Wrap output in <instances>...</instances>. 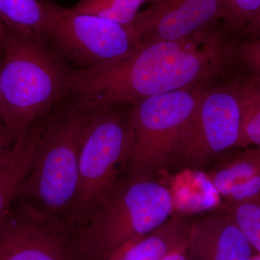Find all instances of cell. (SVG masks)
I'll return each instance as SVG.
<instances>
[{
    "instance_id": "obj_11",
    "label": "cell",
    "mask_w": 260,
    "mask_h": 260,
    "mask_svg": "<svg viewBox=\"0 0 260 260\" xmlns=\"http://www.w3.org/2000/svg\"><path fill=\"white\" fill-rule=\"evenodd\" d=\"M186 250L189 260H251L254 256L250 243L222 208L189 223Z\"/></svg>"
},
{
    "instance_id": "obj_18",
    "label": "cell",
    "mask_w": 260,
    "mask_h": 260,
    "mask_svg": "<svg viewBox=\"0 0 260 260\" xmlns=\"http://www.w3.org/2000/svg\"><path fill=\"white\" fill-rule=\"evenodd\" d=\"M220 18L232 31L249 28L260 11V0H221Z\"/></svg>"
},
{
    "instance_id": "obj_26",
    "label": "cell",
    "mask_w": 260,
    "mask_h": 260,
    "mask_svg": "<svg viewBox=\"0 0 260 260\" xmlns=\"http://www.w3.org/2000/svg\"><path fill=\"white\" fill-rule=\"evenodd\" d=\"M251 260H260V254H259L258 255L253 256Z\"/></svg>"
},
{
    "instance_id": "obj_5",
    "label": "cell",
    "mask_w": 260,
    "mask_h": 260,
    "mask_svg": "<svg viewBox=\"0 0 260 260\" xmlns=\"http://www.w3.org/2000/svg\"><path fill=\"white\" fill-rule=\"evenodd\" d=\"M131 106L107 104L94 112L84 135L74 203L65 221L75 227L86 218L119 180L131 156Z\"/></svg>"
},
{
    "instance_id": "obj_3",
    "label": "cell",
    "mask_w": 260,
    "mask_h": 260,
    "mask_svg": "<svg viewBox=\"0 0 260 260\" xmlns=\"http://www.w3.org/2000/svg\"><path fill=\"white\" fill-rule=\"evenodd\" d=\"M71 70L42 37L7 30L0 49L2 120L15 140L68 95Z\"/></svg>"
},
{
    "instance_id": "obj_16",
    "label": "cell",
    "mask_w": 260,
    "mask_h": 260,
    "mask_svg": "<svg viewBox=\"0 0 260 260\" xmlns=\"http://www.w3.org/2000/svg\"><path fill=\"white\" fill-rule=\"evenodd\" d=\"M154 0H78L70 8L72 11L82 14L95 15L111 21L131 25L135 21L140 8L148 2Z\"/></svg>"
},
{
    "instance_id": "obj_23",
    "label": "cell",
    "mask_w": 260,
    "mask_h": 260,
    "mask_svg": "<svg viewBox=\"0 0 260 260\" xmlns=\"http://www.w3.org/2000/svg\"><path fill=\"white\" fill-rule=\"evenodd\" d=\"M249 29H251L253 31H255V30H260V11L258 15H256L255 19H254L253 23L251 24L250 26H249Z\"/></svg>"
},
{
    "instance_id": "obj_10",
    "label": "cell",
    "mask_w": 260,
    "mask_h": 260,
    "mask_svg": "<svg viewBox=\"0 0 260 260\" xmlns=\"http://www.w3.org/2000/svg\"><path fill=\"white\" fill-rule=\"evenodd\" d=\"M221 12V0H154L133 25L140 41H181L203 31Z\"/></svg>"
},
{
    "instance_id": "obj_20",
    "label": "cell",
    "mask_w": 260,
    "mask_h": 260,
    "mask_svg": "<svg viewBox=\"0 0 260 260\" xmlns=\"http://www.w3.org/2000/svg\"><path fill=\"white\" fill-rule=\"evenodd\" d=\"M15 140L14 135L5 124H0V157L10 150Z\"/></svg>"
},
{
    "instance_id": "obj_12",
    "label": "cell",
    "mask_w": 260,
    "mask_h": 260,
    "mask_svg": "<svg viewBox=\"0 0 260 260\" xmlns=\"http://www.w3.org/2000/svg\"><path fill=\"white\" fill-rule=\"evenodd\" d=\"M42 124L41 120L36 121L0 157V225L35 164Z\"/></svg>"
},
{
    "instance_id": "obj_1",
    "label": "cell",
    "mask_w": 260,
    "mask_h": 260,
    "mask_svg": "<svg viewBox=\"0 0 260 260\" xmlns=\"http://www.w3.org/2000/svg\"><path fill=\"white\" fill-rule=\"evenodd\" d=\"M202 32L181 41L143 39L121 60L71 70L68 91L100 106H132L148 98L197 88L220 69L223 59L215 38L201 46Z\"/></svg>"
},
{
    "instance_id": "obj_6",
    "label": "cell",
    "mask_w": 260,
    "mask_h": 260,
    "mask_svg": "<svg viewBox=\"0 0 260 260\" xmlns=\"http://www.w3.org/2000/svg\"><path fill=\"white\" fill-rule=\"evenodd\" d=\"M44 14L43 38L72 70H85L124 59L141 42L131 25L82 14L39 0Z\"/></svg>"
},
{
    "instance_id": "obj_7",
    "label": "cell",
    "mask_w": 260,
    "mask_h": 260,
    "mask_svg": "<svg viewBox=\"0 0 260 260\" xmlns=\"http://www.w3.org/2000/svg\"><path fill=\"white\" fill-rule=\"evenodd\" d=\"M203 89L177 90L143 99L130 107L133 134L127 178L154 179L169 165L179 132L194 112Z\"/></svg>"
},
{
    "instance_id": "obj_9",
    "label": "cell",
    "mask_w": 260,
    "mask_h": 260,
    "mask_svg": "<svg viewBox=\"0 0 260 260\" xmlns=\"http://www.w3.org/2000/svg\"><path fill=\"white\" fill-rule=\"evenodd\" d=\"M0 260H83L64 220L17 198L0 225Z\"/></svg>"
},
{
    "instance_id": "obj_4",
    "label": "cell",
    "mask_w": 260,
    "mask_h": 260,
    "mask_svg": "<svg viewBox=\"0 0 260 260\" xmlns=\"http://www.w3.org/2000/svg\"><path fill=\"white\" fill-rule=\"evenodd\" d=\"M168 188L155 179H119L83 221L73 228L83 260H108L164 225L174 209Z\"/></svg>"
},
{
    "instance_id": "obj_24",
    "label": "cell",
    "mask_w": 260,
    "mask_h": 260,
    "mask_svg": "<svg viewBox=\"0 0 260 260\" xmlns=\"http://www.w3.org/2000/svg\"><path fill=\"white\" fill-rule=\"evenodd\" d=\"M6 34L7 28H5L4 24H3L1 18H0V49H1L2 44H3Z\"/></svg>"
},
{
    "instance_id": "obj_13",
    "label": "cell",
    "mask_w": 260,
    "mask_h": 260,
    "mask_svg": "<svg viewBox=\"0 0 260 260\" xmlns=\"http://www.w3.org/2000/svg\"><path fill=\"white\" fill-rule=\"evenodd\" d=\"M260 171V164L248 157L245 152L233 155L232 158L215 168L210 180L215 191L231 203L243 188Z\"/></svg>"
},
{
    "instance_id": "obj_17",
    "label": "cell",
    "mask_w": 260,
    "mask_h": 260,
    "mask_svg": "<svg viewBox=\"0 0 260 260\" xmlns=\"http://www.w3.org/2000/svg\"><path fill=\"white\" fill-rule=\"evenodd\" d=\"M221 208L231 214L254 250L260 254V200L239 203L225 202Z\"/></svg>"
},
{
    "instance_id": "obj_21",
    "label": "cell",
    "mask_w": 260,
    "mask_h": 260,
    "mask_svg": "<svg viewBox=\"0 0 260 260\" xmlns=\"http://www.w3.org/2000/svg\"><path fill=\"white\" fill-rule=\"evenodd\" d=\"M161 260H189L185 247L181 248L164 256Z\"/></svg>"
},
{
    "instance_id": "obj_14",
    "label": "cell",
    "mask_w": 260,
    "mask_h": 260,
    "mask_svg": "<svg viewBox=\"0 0 260 260\" xmlns=\"http://www.w3.org/2000/svg\"><path fill=\"white\" fill-rule=\"evenodd\" d=\"M0 18L7 30L43 37L44 14L39 0H0Z\"/></svg>"
},
{
    "instance_id": "obj_25",
    "label": "cell",
    "mask_w": 260,
    "mask_h": 260,
    "mask_svg": "<svg viewBox=\"0 0 260 260\" xmlns=\"http://www.w3.org/2000/svg\"><path fill=\"white\" fill-rule=\"evenodd\" d=\"M3 124L2 120V93H1V83H0V124Z\"/></svg>"
},
{
    "instance_id": "obj_15",
    "label": "cell",
    "mask_w": 260,
    "mask_h": 260,
    "mask_svg": "<svg viewBox=\"0 0 260 260\" xmlns=\"http://www.w3.org/2000/svg\"><path fill=\"white\" fill-rule=\"evenodd\" d=\"M242 104V128L237 147L260 148V80L239 83Z\"/></svg>"
},
{
    "instance_id": "obj_22",
    "label": "cell",
    "mask_w": 260,
    "mask_h": 260,
    "mask_svg": "<svg viewBox=\"0 0 260 260\" xmlns=\"http://www.w3.org/2000/svg\"><path fill=\"white\" fill-rule=\"evenodd\" d=\"M245 153L248 157L252 159L254 161L260 164V148H256L252 150L245 151Z\"/></svg>"
},
{
    "instance_id": "obj_2",
    "label": "cell",
    "mask_w": 260,
    "mask_h": 260,
    "mask_svg": "<svg viewBox=\"0 0 260 260\" xmlns=\"http://www.w3.org/2000/svg\"><path fill=\"white\" fill-rule=\"evenodd\" d=\"M99 107L93 101L69 92L42 116L37 159L18 198L67 220L78 189L82 142Z\"/></svg>"
},
{
    "instance_id": "obj_19",
    "label": "cell",
    "mask_w": 260,
    "mask_h": 260,
    "mask_svg": "<svg viewBox=\"0 0 260 260\" xmlns=\"http://www.w3.org/2000/svg\"><path fill=\"white\" fill-rule=\"evenodd\" d=\"M237 53L238 57L251 72V78L260 80V37L242 44Z\"/></svg>"
},
{
    "instance_id": "obj_8",
    "label": "cell",
    "mask_w": 260,
    "mask_h": 260,
    "mask_svg": "<svg viewBox=\"0 0 260 260\" xmlns=\"http://www.w3.org/2000/svg\"><path fill=\"white\" fill-rule=\"evenodd\" d=\"M242 119L239 83L203 89L194 112L178 135L169 164L200 169L237 147Z\"/></svg>"
}]
</instances>
